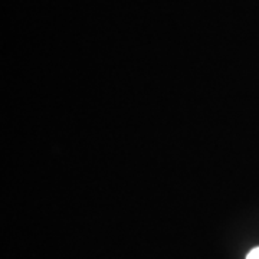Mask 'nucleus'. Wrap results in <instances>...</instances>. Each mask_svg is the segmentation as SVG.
<instances>
[{
  "mask_svg": "<svg viewBox=\"0 0 259 259\" xmlns=\"http://www.w3.org/2000/svg\"><path fill=\"white\" fill-rule=\"evenodd\" d=\"M246 259H259V246L250 250L249 253H248V256H246Z\"/></svg>",
  "mask_w": 259,
  "mask_h": 259,
  "instance_id": "f257e3e1",
  "label": "nucleus"
}]
</instances>
